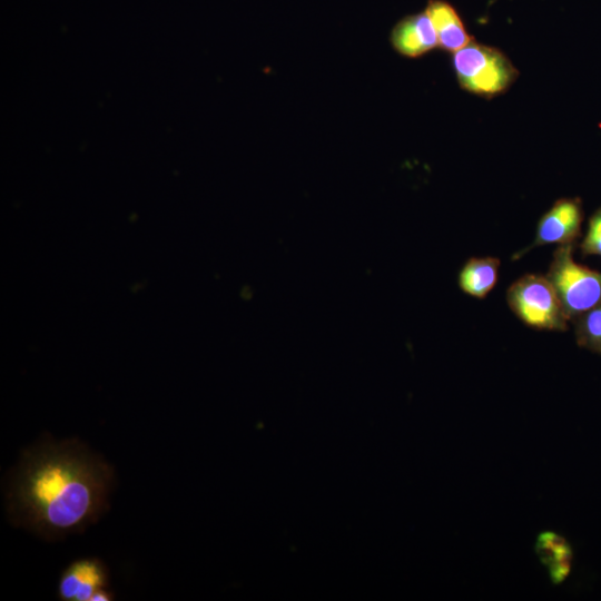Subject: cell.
<instances>
[{"label": "cell", "mask_w": 601, "mask_h": 601, "mask_svg": "<svg viewBox=\"0 0 601 601\" xmlns=\"http://www.w3.org/2000/svg\"><path fill=\"white\" fill-rule=\"evenodd\" d=\"M114 483L112 466L82 442L46 437L22 453L11 474L8 516L48 541L81 533L108 509Z\"/></svg>", "instance_id": "obj_1"}, {"label": "cell", "mask_w": 601, "mask_h": 601, "mask_svg": "<svg viewBox=\"0 0 601 601\" xmlns=\"http://www.w3.org/2000/svg\"><path fill=\"white\" fill-rule=\"evenodd\" d=\"M452 63L461 88L484 98L505 92L519 75L501 50L473 39L453 52Z\"/></svg>", "instance_id": "obj_2"}, {"label": "cell", "mask_w": 601, "mask_h": 601, "mask_svg": "<svg viewBox=\"0 0 601 601\" xmlns=\"http://www.w3.org/2000/svg\"><path fill=\"white\" fill-rule=\"evenodd\" d=\"M574 247V244L560 245L553 253L545 275L553 285L569 321L601 303V272L575 263Z\"/></svg>", "instance_id": "obj_3"}, {"label": "cell", "mask_w": 601, "mask_h": 601, "mask_svg": "<svg viewBox=\"0 0 601 601\" xmlns=\"http://www.w3.org/2000/svg\"><path fill=\"white\" fill-rule=\"evenodd\" d=\"M506 303L514 315L535 329L563 332L568 317L546 276L525 274L506 290Z\"/></svg>", "instance_id": "obj_4"}, {"label": "cell", "mask_w": 601, "mask_h": 601, "mask_svg": "<svg viewBox=\"0 0 601 601\" xmlns=\"http://www.w3.org/2000/svg\"><path fill=\"white\" fill-rule=\"evenodd\" d=\"M57 595L61 601H110L109 571L98 558L77 559L61 572Z\"/></svg>", "instance_id": "obj_5"}, {"label": "cell", "mask_w": 601, "mask_h": 601, "mask_svg": "<svg viewBox=\"0 0 601 601\" xmlns=\"http://www.w3.org/2000/svg\"><path fill=\"white\" fill-rule=\"evenodd\" d=\"M583 207L580 198H560L545 211L536 225L531 245L513 254L512 260L520 259L531 249L548 244H574L581 237Z\"/></svg>", "instance_id": "obj_6"}, {"label": "cell", "mask_w": 601, "mask_h": 601, "mask_svg": "<svg viewBox=\"0 0 601 601\" xmlns=\"http://www.w3.org/2000/svg\"><path fill=\"white\" fill-rule=\"evenodd\" d=\"M391 45L402 56L418 58L439 47L437 36L426 11L402 18L392 29Z\"/></svg>", "instance_id": "obj_7"}, {"label": "cell", "mask_w": 601, "mask_h": 601, "mask_svg": "<svg viewBox=\"0 0 601 601\" xmlns=\"http://www.w3.org/2000/svg\"><path fill=\"white\" fill-rule=\"evenodd\" d=\"M425 11L432 20L442 50L453 53L472 40L460 14L447 1L428 0Z\"/></svg>", "instance_id": "obj_8"}, {"label": "cell", "mask_w": 601, "mask_h": 601, "mask_svg": "<svg viewBox=\"0 0 601 601\" xmlns=\"http://www.w3.org/2000/svg\"><path fill=\"white\" fill-rule=\"evenodd\" d=\"M500 264L495 257L469 258L457 276L460 289L472 297L485 298L497 283Z\"/></svg>", "instance_id": "obj_9"}, {"label": "cell", "mask_w": 601, "mask_h": 601, "mask_svg": "<svg viewBox=\"0 0 601 601\" xmlns=\"http://www.w3.org/2000/svg\"><path fill=\"white\" fill-rule=\"evenodd\" d=\"M535 551L554 583L562 582L569 575L572 564V549L561 535L554 532L541 533L536 541Z\"/></svg>", "instance_id": "obj_10"}, {"label": "cell", "mask_w": 601, "mask_h": 601, "mask_svg": "<svg viewBox=\"0 0 601 601\" xmlns=\"http://www.w3.org/2000/svg\"><path fill=\"white\" fill-rule=\"evenodd\" d=\"M572 322L578 345L601 355V303Z\"/></svg>", "instance_id": "obj_11"}, {"label": "cell", "mask_w": 601, "mask_h": 601, "mask_svg": "<svg viewBox=\"0 0 601 601\" xmlns=\"http://www.w3.org/2000/svg\"><path fill=\"white\" fill-rule=\"evenodd\" d=\"M579 247L582 257L601 256V207L589 218L585 236Z\"/></svg>", "instance_id": "obj_12"}]
</instances>
